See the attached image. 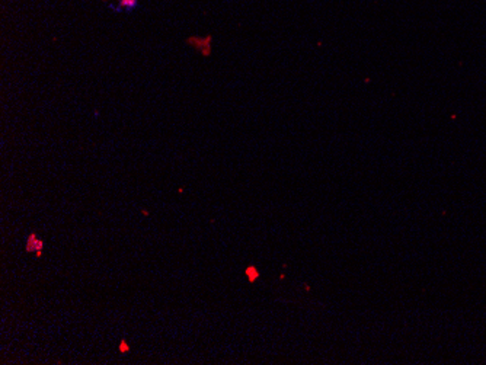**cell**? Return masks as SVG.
<instances>
[{
	"mask_svg": "<svg viewBox=\"0 0 486 365\" xmlns=\"http://www.w3.org/2000/svg\"><path fill=\"white\" fill-rule=\"evenodd\" d=\"M211 35H207V37H188L186 38V44L192 47L194 50H197L198 53H201L204 57H210L211 56Z\"/></svg>",
	"mask_w": 486,
	"mask_h": 365,
	"instance_id": "cell-1",
	"label": "cell"
},
{
	"mask_svg": "<svg viewBox=\"0 0 486 365\" xmlns=\"http://www.w3.org/2000/svg\"><path fill=\"white\" fill-rule=\"evenodd\" d=\"M43 249H44V242L41 239H38L37 233H31L28 236V240H27V244H25V250L28 253H35L38 258H41L43 255Z\"/></svg>",
	"mask_w": 486,
	"mask_h": 365,
	"instance_id": "cell-2",
	"label": "cell"
},
{
	"mask_svg": "<svg viewBox=\"0 0 486 365\" xmlns=\"http://www.w3.org/2000/svg\"><path fill=\"white\" fill-rule=\"evenodd\" d=\"M245 275L248 276L249 282H252V284H254V282L258 279L259 276H261V272H259L255 266H248V268L245 269Z\"/></svg>",
	"mask_w": 486,
	"mask_h": 365,
	"instance_id": "cell-3",
	"label": "cell"
},
{
	"mask_svg": "<svg viewBox=\"0 0 486 365\" xmlns=\"http://www.w3.org/2000/svg\"><path fill=\"white\" fill-rule=\"evenodd\" d=\"M104 2H109V0H104ZM117 2H118V5H120L121 9L130 11V9H134L136 8L138 0H117Z\"/></svg>",
	"mask_w": 486,
	"mask_h": 365,
	"instance_id": "cell-4",
	"label": "cell"
},
{
	"mask_svg": "<svg viewBox=\"0 0 486 365\" xmlns=\"http://www.w3.org/2000/svg\"><path fill=\"white\" fill-rule=\"evenodd\" d=\"M118 350H120L121 353H128V352L131 350L130 345L127 343V340H125V339H121V342H120V345H118Z\"/></svg>",
	"mask_w": 486,
	"mask_h": 365,
	"instance_id": "cell-5",
	"label": "cell"
},
{
	"mask_svg": "<svg viewBox=\"0 0 486 365\" xmlns=\"http://www.w3.org/2000/svg\"><path fill=\"white\" fill-rule=\"evenodd\" d=\"M141 214H143V215H146V217H147V215H149V211H147V210H146V208H143V210H141Z\"/></svg>",
	"mask_w": 486,
	"mask_h": 365,
	"instance_id": "cell-6",
	"label": "cell"
}]
</instances>
